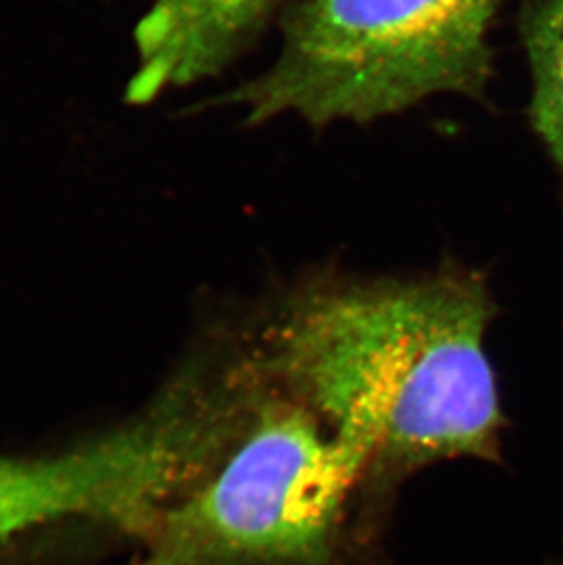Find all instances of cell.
<instances>
[{
	"instance_id": "6da1fadb",
	"label": "cell",
	"mask_w": 563,
	"mask_h": 565,
	"mask_svg": "<svg viewBox=\"0 0 563 565\" xmlns=\"http://www.w3.org/2000/svg\"><path fill=\"white\" fill-rule=\"evenodd\" d=\"M484 275L314 273L225 331L256 374L370 454L390 481L447 459H500Z\"/></svg>"
},
{
	"instance_id": "7a4b0ae2",
	"label": "cell",
	"mask_w": 563,
	"mask_h": 565,
	"mask_svg": "<svg viewBox=\"0 0 563 565\" xmlns=\"http://www.w3.org/2000/svg\"><path fill=\"white\" fill-rule=\"evenodd\" d=\"M225 344L238 392L224 438L130 565H348L389 478Z\"/></svg>"
},
{
	"instance_id": "3957f363",
	"label": "cell",
	"mask_w": 563,
	"mask_h": 565,
	"mask_svg": "<svg viewBox=\"0 0 563 565\" xmlns=\"http://www.w3.org/2000/svg\"><path fill=\"white\" fill-rule=\"evenodd\" d=\"M503 0H300L280 21L269 68L225 105L256 127L295 116L311 127L373 124L454 94L484 102L490 30Z\"/></svg>"
},
{
	"instance_id": "277c9868",
	"label": "cell",
	"mask_w": 563,
	"mask_h": 565,
	"mask_svg": "<svg viewBox=\"0 0 563 565\" xmlns=\"http://www.w3.org/2000/svg\"><path fill=\"white\" fill-rule=\"evenodd\" d=\"M222 433V395L200 359L134 416L38 456H0V544L94 525L138 547L202 475Z\"/></svg>"
},
{
	"instance_id": "5b68a950",
	"label": "cell",
	"mask_w": 563,
	"mask_h": 565,
	"mask_svg": "<svg viewBox=\"0 0 563 565\" xmlns=\"http://www.w3.org/2000/svg\"><path fill=\"white\" fill-rule=\"evenodd\" d=\"M282 0H156L136 30L132 103L216 77L261 38Z\"/></svg>"
},
{
	"instance_id": "8992f818",
	"label": "cell",
	"mask_w": 563,
	"mask_h": 565,
	"mask_svg": "<svg viewBox=\"0 0 563 565\" xmlns=\"http://www.w3.org/2000/svg\"><path fill=\"white\" fill-rule=\"evenodd\" d=\"M518 26L531 68L529 118L563 178V0H521Z\"/></svg>"
},
{
	"instance_id": "52a82bcc",
	"label": "cell",
	"mask_w": 563,
	"mask_h": 565,
	"mask_svg": "<svg viewBox=\"0 0 563 565\" xmlns=\"http://www.w3.org/2000/svg\"><path fill=\"white\" fill-rule=\"evenodd\" d=\"M559 565H563V561H562V562H560V564H559Z\"/></svg>"
}]
</instances>
